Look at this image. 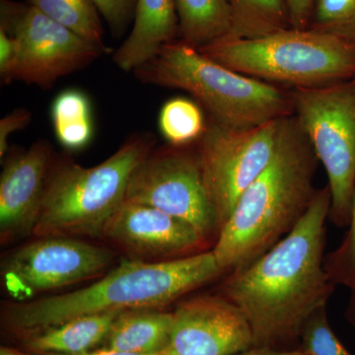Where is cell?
I'll return each mask as SVG.
<instances>
[{
  "label": "cell",
  "mask_w": 355,
  "mask_h": 355,
  "mask_svg": "<svg viewBox=\"0 0 355 355\" xmlns=\"http://www.w3.org/2000/svg\"><path fill=\"white\" fill-rule=\"evenodd\" d=\"M347 227L340 246L324 256V266L336 286H345L350 291L355 286V189Z\"/></svg>",
  "instance_id": "obj_25"
},
{
  "label": "cell",
  "mask_w": 355,
  "mask_h": 355,
  "mask_svg": "<svg viewBox=\"0 0 355 355\" xmlns=\"http://www.w3.org/2000/svg\"><path fill=\"white\" fill-rule=\"evenodd\" d=\"M179 36L175 0H137L132 27L113 53L114 64L123 71H135L153 60L163 46Z\"/></svg>",
  "instance_id": "obj_15"
},
{
  "label": "cell",
  "mask_w": 355,
  "mask_h": 355,
  "mask_svg": "<svg viewBox=\"0 0 355 355\" xmlns=\"http://www.w3.org/2000/svg\"><path fill=\"white\" fill-rule=\"evenodd\" d=\"M93 2L116 38L125 34L132 24L137 0H93Z\"/></svg>",
  "instance_id": "obj_26"
},
{
  "label": "cell",
  "mask_w": 355,
  "mask_h": 355,
  "mask_svg": "<svg viewBox=\"0 0 355 355\" xmlns=\"http://www.w3.org/2000/svg\"><path fill=\"white\" fill-rule=\"evenodd\" d=\"M318 163L295 116H287L272 161L243 193L212 249L225 272L253 263L295 227L316 195Z\"/></svg>",
  "instance_id": "obj_2"
},
{
  "label": "cell",
  "mask_w": 355,
  "mask_h": 355,
  "mask_svg": "<svg viewBox=\"0 0 355 355\" xmlns=\"http://www.w3.org/2000/svg\"><path fill=\"white\" fill-rule=\"evenodd\" d=\"M232 355H308L304 350L299 349H277L270 347H251V349Z\"/></svg>",
  "instance_id": "obj_30"
},
{
  "label": "cell",
  "mask_w": 355,
  "mask_h": 355,
  "mask_svg": "<svg viewBox=\"0 0 355 355\" xmlns=\"http://www.w3.org/2000/svg\"><path fill=\"white\" fill-rule=\"evenodd\" d=\"M179 36L184 44L200 50L229 38L233 12L229 0H175Z\"/></svg>",
  "instance_id": "obj_18"
},
{
  "label": "cell",
  "mask_w": 355,
  "mask_h": 355,
  "mask_svg": "<svg viewBox=\"0 0 355 355\" xmlns=\"http://www.w3.org/2000/svg\"><path fill=\"white\" fill-rule=\"evenodd\" d=\"M209 118H205L198 103L184 97L168 100L159 113L161 135L168 144L175 146L197 144L207 130Z\"/></svg>",
  "instance_id": "obj_21"
},
{
  "label": "cell",
  "mask_w": 355,
  "mask_h": 355,
  "mask_svg": "<svg viewBox=\"0 0 355 355\" xmlns=\"http://www.w3.org/2000/svg\"><path fill=\"white\" fill-rule=\"evenodd\" d=\"M224 272L212 250L167 261H125L78 291L7 306L2 324L19 338L77 317L162 309Z\"/></svg>",
  "instance_id": "obj_3"
},
{
  "label": "cell",
  "mask_w": 355,
  "mask_h": 355,
  "mask_svg": "<svg viewBox=\"0 0 355 355\" xmlns=\"http://www.w3.org/2000/svg\"><path fill=\"white\" fill-rule=\"evenodd\" d=\"M316 0H286L291 28L307 29Z\"/></svg>",
  "instance_id": "obj_29"
},
{
  "label": "cell",
  "mask_w": 355,
  "mask_h": 355,
  "mask_svg": "<svg viewBox=\"0 0 355 355\" xmlns=\"http://www.w3.org/2000/svg\"><path fill=\"white\" fill-rule=\"evenodd\" d=\"M349 302L345 311V318L349 326L355 331V286L350 289Z\"/></svg>",
  "instance_id": "obj_32"
},
{
  "label": "cell",
  "mask_w": 355,
  "mask_h": 355,
  "mask_svg": "<svg viewBox=\"0 0 355 355\" xmlns=\"http://www.w3.org/2000/svg\"><path fill=\"white\" fill-rule=\"evenodd\" d=\"M121 312L101 313L69 320L57 326L17 338L19 347L32 354H79L98 349Z\"/></svg>",
  "instance_id": "obj_16"
},
{
  "label": "cell",
  "mask_w": 355,
  "mask_h": 355,
  "mask_svg": "<svg viewBox=\"0 0 355 355\" xmlns=\"http://www.w3.org/2000/svg\"><path fill=\"white\" fill-rule=\"evenodd\" d=\"M233 30L229 38H259L291 28L286 0H229Z\"/></svg>",
  "instance_id": "obj_20"
},
{
  "label": "cell",
  "mask_w": 355,
  "mask_h": 355,
  "mask_svg": "<svg viewBox=\"0 0 355 355\" xmlns=\"http://www.w3.org/2000/svg\"><path fill=\"white\" fill-rule=\"evenodd\" d=\"M173 322V312L162 309L123 311L114 319L100 347L130 354H163L169 343Z\"/></svg>",
  "instance_id": "obj_17"
},
{
  "label": "cell",
  "mask_w": 355,
  "mask_h": 355,
  "mask_svg": "<svg viewBox=\"0 0 355 355\" xmlns=\"http://www.w3.org/2000/svg\"><path fill=\"white\" fill-rule=\"evenodd\" d=\"M331 205L327 184L291 233L222 284L221 295L246 316L254 347L291 349L307 318L328 305L336 288L324 266Z\"/></svg>",
  "instance_id": "obj_1"
},
{
  "label": "cell",
  "mask_w": 355,
  "mask_h": 355,
  "mask_svg": "<svg viewBox=\"0 0 355 355\" xmlns=\"http://www.w3.org/2000/svg\"><path fill=\"white\" fill-rule=\"evenodd\" d=\"M17 55L18 46L15 38L0 29V77L4 84L11 83Z\"/></svg>",
  "instance_id": "obj_28"
},
{
  "label": "cell",
  "mask_w": 355,
  "mask_h": 355,
  "mask_svg": "<svg viewBox=\"0 0 355 355\" xmlns=\"http://www.w3.org/2000/svg\"><path fill=\"white\" fill-rule=\"evenodd\" d=\"M286 118L243 130L209 118L196 146L219 232L243 193L272 161Z\"/></svg>",
  "instance_id": "obj_8"
},
{
  "label": "cell",
  "mask_w": 355,
  "mask_h": 355,
  "mask_svg": "<svg viewBox=\"0 0 355 355\" xmlns=\"http://www.w3.org/2000/svg\"><path fill=\"white\" fill-rule=\"evenodd\" d=\"M327 306L315 310L301 329L300 349L308 355H352L334 333Z\"/></svg>",
  "instance_id": "obj_24"
},
{
  "label": "cell",
  "mask_w": 355,
  "mask_h": 355,
  "mask_svg": "<svg viewBox=\"0 0 355 355\" xmlns=\"http://www.w3.org/2000/svg\"><path fill=\"white\" fill-rule=\"evenodd\" d=\"M151 132L133 133L94 167L55 157L33 234L37 237H98L121 205L133 170L155 147Z\"/></svg>",
  "instance_id": "obj_5"
},
{
  "label": "cell",
  "mask_w": 355,
  "mask_h": 355,
  "mask_svg": "<svg viewBox=\"0 0 355 355\" xmlns=\"http://www.w3.org/2000/svg\"><path fill=\"white\" fill-rule=\"evenodd\" d=\"M173 314L163 355H232L254 347L246 316L221 294L183 301Z\"/></svg>",
  "instance_id": "obj_12"
},
{
  "label": "cell",
  "mask_w": 355,
  "mask_h": 355,
  "mask_svg": "<svg viewBox=\"0 0 355 355\" xmlns=\"http://www.w3.org/2000/svg\"><path fill=\"white\" fill-rule=\"evenodd\" d=\"M103 236L144 258L200 253L209 244L187 222L153 207L128 202L114 212Z\"/></svg>",
  "instance_id": "obj_14"
},
{
  "label": "cell",
  "mask_w": 355,
  "mask_h": 355,
  "mask_svg": "<svg viewBox=\"0 0 355 355\" xmlns=\"http://www.w3.org/2000/svg\"><path fill=\"white\" fill-rule=\"evenodd\" d=\"M198 51L238 73L291 88L355 77V46L308 28H288L259 38H226Z\"/></svg>",
  "instance_id": "obj_6"
},
{
  "label": "cell",
  "mask_w": 355,
  "mask_h": 355,
  "mask_svg": "<svg viewBox=\"0 0 355 355\" xmlns=\"http://www.w3.org/2000/svg\"><path fill=\"white\" fill-rule=\"evenodd\" d=\"M26 2L79 36L104 44L101 15L93 0H26Z\"/></svg>",
  "instance_id": "obj_22"
},
{
  "label": "cell",
  "mask_w": 355,
  "mask_h": 355,
  "mask_svg": "<svg viewBox=\"0 0 355 355\" xmlns=\"http://www.w3.org/2000/svg\"><path fill=\"white\" fill-rule=\"evenodd\" d=\"M308 29L355 46V0H316Z\"/></svg>",
  "instance_id": "obj_23"
},
{
  "label": "cell",
  "mask_w": 355,
  "mask_h": 355,
  "mask_svg": "<svg viewBox=\"0 0 355 355\" xmlns=\"http://www.w3.org/2000/svg\"><path fill=\"white\" fill-rule=\"evenodd\" d=\"M31 355H67V354H32ZM69 355H163V354H130V352H119V350L103 349V347H98V349L90 350V352H83L79 354H69Z\"/></svg>",
  "instance_id": "obj_31"
},
{
  "label": "cell",
  "mask_w": 355,
  "mask_h": 355,
  "mask_svg": "<svg viewBox=\"0 0 355 355\" xmlns=\"http://www.w3.org/2000/svg\"><path fill=\"white\" fill-rule=\"evenodd\" d=\"M51 121L55 137L69 150L87 146L94 135L92 107L83 91L69 89L58 94L51 105Z\"/></svg>",
  "instance_id": "obj_19"
},
{
  "label": "cell",
  "mask_w": 355,
  "mask_h": 355,
  "mask_svg": "<svg viewBox=\"0 0 355 355\" xmlns=\"http://www.w3.org/2000/svg\"><path fill=\"white\" fill-rule=\"evenodd\" d=\"M32 121L29 110L19 108L14 110L0 121V158H3L8 151L9 137L18 130H24Z\"/></svg>",
  "instance_id": "obj_27"
},
{
  "label": "cell",
  "mask_w": 355,
  "mask_h": 355,
  "mask_svg": "<svg viewBox=\"0 0 355 355\" xmlns=\"http://www.w3.org/2000/svg\"><path fill=\"white\" fill-rule=\"evenodd\" d=\"M0 29L17 42L11 83L22 81L43 90L109 53L105 44L79 36L27 2L0 0Z\"/></svg>",
  "instance_id": "obj_9"
},
{
  "label": "cell",
  "mask_w": 355,
  "mask_h": 355,
  "mask_svg": "<svg viewBox=\"0 0 355 355\" xmlns=\"http://www.w3.org/2000/svg\"><path fill=\"white\" fill-rule=\"evenodd\" d=\"M293 116L324 166L334 225L347 227L355 189V77L328 85L291 88Z\"/></svg>",
  "instance_id": "obj_7"
},
{
  "label": "cell",
  "mask_w": 355,
  "mask_h": 355,
  "mask_svg": "<svg viewBox=\"0 0 355 355\" xmlns=\"http://www.w3.org/2000/svg\"><path fill=\"white\" fill-rule=\"evenodd\" d=\"M125 202L147 205L181 219L207 242L218 237L196 144L154 147L133 170Z\"/></svg>",
  "instance_id": "obj_10"
},
{
  "label": "cell",
  "mask_w": 355,
  "mask_h": 355,
  "mask_svg": "<svg viewBox=\"0 0 355 355\" xmlns=\"http://www.w3.org/2000/svg\"><path fill=\"white\" fill-rule=\"evenodd\" d=\"M111 261L104 248L77 238L48 236L14 251L2 263L1 277L7 293L25 302L99 275Z\"/></svg>",
  "instance_id": "obj_11"
},
{
  "label": "cell",
  "mask_w": 355,
  "mask_h": 355,
  "mask_svg": "<svg viewBox=\"0 0 355 355\" xmlns=\"http://www.w3.org/2000/svg\"><path fill=\"white\" fill-rule=\"evenodd\" d=\"M48 140L14 151L0 177V238L2 244L33 233L43 203L53 159Z\"/></svg>",
  "instance_id": "obj_13"
},
{
  "label": "cell",
  "mask_w": 355,
  "mask_h": 355,
  "mask_svg": "<svg viewBox=\"0 0 355 355\" xmlns=\"http://www.w3.org/2000/svg\"><path fill=\"white\" fill-rule=\"evenodd\" d=\"M133 73L140 83L188 93L225 127L256 128L293 114L291 91L238 73L179 39Z\"/></svg>",
  "instance_id": "obj_4"
},
{
  "label": "cell",
  "mask_w": 355,
  "mask_h": 355,
  "mask_svg": "<svg viewBox=\"0 0 355 355\" xmlns=\"http://www.w3.org/2000/svg\"><path fill=\"white\" fill-rule=\"evenodd\" d=\"M0 355H31L24 350L17 349V347H7V345H2L0 347Z\"/></svg>",
  "instance_id": "obj_33"
}]
</instances>
